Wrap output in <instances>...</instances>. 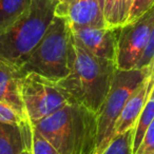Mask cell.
Returning a JSON list of instances; mask_svg holds the SVG:
<instances>
[{
	"label": "cell",
	"instance_id": "obj_1",
	"mask_svg": "<svg viewBox=\"0 0 154 154\" xmlns=\"http://www.w3.org/2000/svg\"><path fill=\"white\" fill-rule=\"evenodd\" d=\"M70 73L56 82L69 103L86 107L98 113L110 90L115 71V61L99 58L80 47L72 36Z\"/></svg>",
	"mask_w": 154,
	"mask_h": 154
},
{
	"label": "cell",
	"instance_id": "obj_2",
	"mask_svg": "<svg viewBox=\"0 0 154 154\" xmlns=\"http://www.w3.org/2000/svg\"><path fill=\"white\" fill-rule=\"evenodd\" d=\"M32 126L59 154H95L97 116L84 106L66 103Z\"/></svg>",
	"mask_w": 154,
	"mask_h": 154
},
{
	"label": "cell",
	"instance_id": "obj_3",
	"mask_svg": "<svg viewBox=\"0 0 154 154\" xmlns=\"http://www.w3.org/2000/svg\"><path fill=\"white\" fill-rule=\"evenodd\" d=\"M57 3L56 0H32L23 16L0 33V58L21 66L47 32Z\"/></svg>",
	"mask_w": 154,
	"mask_h": 154
},
{
	"label": "cell",
	"instance_id": "obj_4",
	"mask_svg": "<svg viewBox=\"0 0 154 154\" xmlns=\"http://www.w3.org/2000/svg\"><path fill=\"white\" fill-rule=\"evenodd\" d=\"M72 32L64 18L54 16L39 43L30 54L21 69L24 73H36L54 82L70 73Z\"/></svg>",
	"mask_w": 154,
	"mask_h": 154
},
{
	"label": "cell",
	"instance_id": "obj_5",
	"mask_svg": "<svg viewBox=\"0 0 154 154\" xmlns=\"http://www.w3.org/2000/svg\"><path fill=\"white\" fill-rule=\"evenodd\" d=\"M153 62L143 69L116 70L110 90L97 116V140L95 154H101L111 141L113 130L126 103L136 89L152 74Z\"/></svg>",
	"mask_w": 154,
	"mask_h": 154
},
{
	"label": "cell",
	"instance_id": "obj_6",
	"mask_svg": "<svg viewBox=\"0 0 154 154\" xmlns=\"http://www.w3.org/2000/svg\"><path fill=\"white\" fill-rule=\"evenodd\" d=\"M22 101L31 124L38 122L69 103L57 84L36 73H26L22 82Z\"/></svg>",
	"mask_w": 154,
	"mask_h": 154
},
{
	"label": "cell",
	"instance_id": "obj_7",
	"mask_svg": "<svg viewBox=\"0 0 154 154\" xmlns=\"http://www.w3.org/2000/svg\"><path fill=\"white\" fill-rule=\"evenodd\" d=\"M154 26V5L134 22L120 28L117 38L118 70H134L140 60Z\"/></svg>",
	"mask_w": 154,
	"mask_h": 154
},
{
	"label": "cell",
	"instance_id": "obj_8",
	"mask_svg": "<svg viewBox=\"0 0 154 154\" xmlns=\"http://www.w3.org/2000/svg\"><path fill=\"white\" fill-rule=\"evenodd\" d=\"M74 40L94 56L115 61L117 57V38L113 29L93 26H71Z\"/></svg>",
	"mask_w": 154,
	"mask_h": 154
},
{
	"label": "cell",
	"instance_id": "obj_9",
	"mask_svg": "<svg viewBox=\"0 0 154 154\" xmlns=\"http://www.w3.org/2000/svg\"><path fill=\"white\" fill-rule=\"evenodd\" d=\"M55 16L64 18L71 26L106 28L98 0H63L56 5Z\"/></svg>",
	"mask_w": 154,
	"mask_h": 154
},
{
	"label": "cell",
	"instance_id": "obj_10",
	"mask_svg": "<svg viewBox=\"0 0 154 154\" xmlns=\"http://www.w3.org/2000/svg\"><path fill=\"white\" fill-rule=\"evenodd\" d=\"M26 73L21 66L0 58V101L12 107L28 119L22 101V82Z\"/></svg>",
	"mask_w": 154,
	"mask_h": 154
},
{
	"label": "cell",
	"instance_id": "obj_11",
	"mask_svg": "<svg viewBox=\"0 0 154 154\" xmlns=\"http://www.w3.org/2000/svg\"><path fill=\"white\" fill-rule=\"evenodd\" d=\"M153 86L154 73H152L150 77H148L147 79L136 89V91L133 93L128 103H126L119 118L116 122L115 127H114L112 138L117 136L118 134H122V133L134 128L146 103L148 101Z\"/></svg>",
	"mask_w": 154,
	"mask_h": 154
},
{
	"label": "cell",
	"instance_id": "obj_12",
	"mask_svg": "<svg viewBox=\"0 0 154 154\" xmlns=\"http://www.w3.org/2000/svg\"><path fill=\"white\" fill-rule=\"evenodd\" d=\"M33 126L30 122L21 125L0 122V154H20L32 146Z\"/></svg>",
	"mask_w": 154,
	"mask_h": 154
},
{
	"label": "cell",
	"instance_id": "obj_13",
	"mask_svg": "<svg viewBox=\"0 0 154 154\" xmlns=\"http://www.w3.org/2000/svg\"><path fill=\"white\" fill-rule=\"evenodd\" d=\"M32 0H0V33L11 28L29 10Z\"/></svg>",
	"mask_w": 154,
	"mask_h": 154
},
{
	"label": "cell",
	"instance_id": "obj_14",
	"mask_svg": "<svg viewBox=\"0 0 154 154\" xmlns=\"http://www.w3.org/2000/svg\"><path fill=\"white\" fill-rule=\"evenodd\" d=\"M154 119V99L148 98L138 119L134 127V136H133V154L136 152L143 138V135L147 132L148 128L151 125L152 120Z\"/></svg>",
	"mask_w": 154,
	"mask_h": 154
},
{
	"label": "cell",
	"instance_id": "obj_15",
	"mask_svg": "<svg viewBox=\"0 0 154 154\" xmlns=\"http://www.w3.org/2000/svg\"><path fill=\"white\" fill-rule=\"evenodd\" d=\"M134 128L118 134L111 139L101 154H133Z\"/></svg>",
	"mask_w": 154,
	"mask_h": 154
},
{
	"label": "cell",
	"instance_id": "obj_16",
	"mask_svg": "<svg viewBox=\"0 0 154 154\" xmlns=\"http://www.w3.org/2000/svg\"><path fill=\"white\" fill-rule=\"evenodd\" d=\"M134 0H116L110 29H119L127 23Z\"/></svg>",
	"mask_w": 154,
	"mask_h": 154
},
{
	"label": "cell",
	"instance_id": "obj_17",
	"mask_svg": "<svg viewBox=\"0 0 154 154\" xmlns=\"http://www.w3.org/2000/svg\"><path fill=\"white\" fill-rule=\"evenodd\" d=\"M32 154H59L57 150L33 127L32 133Z\"/></svg>",
	"mask_w": 154,
	"mask_h": 154
},
{
	"label": "cell",
	"instance_id": "obj_18",
	"mask_svg": "<svg viewBox=\"0 0 154 154\" xmlns=\"http://www.w3.org/2000/svg\"><path fill=\"white\" fill-rule=\"evenodd\" d=\"M28 120L29 119H26L19 113H17L12 107L0 101V122L21 125L23 122H28Z\"/></svg>",
	"mask_w": 154,
	"mask_h": 154
},
{
	"label": "cell",
	"instance_id": "obj_19",
	"mask_svg": "<svg viewBox=\"0 0 154 154\" xmlns=\"http://www.w3.org/2000/svg\"><path fill=\"white\" fill-rule=\"evenodd\" d=\"M153 5H154V0H134V3H133L132 10L130 12V15H129L127 23L134 22L140 16H143L145 13H147Z\"/></svg>",
	"mask_w": 154,
	"mask_h": 154
},
{
	"label": "cell",
	"instance_id": "obj_20",
	"mask_svg": "<svg viewBox=\"0 0 154 154\" xmlns=\"http://www.w3.org/2000/svg\"><path fill=\"white\" fill-rule=\"evenodd\" d=\"M134 154H154V119L152 120L138 149Z\"/></svg>",
	"mask_w": 154,
	"mask_h": 154
},
{
	"label": "cell",
	"instance_id": "obj_21",
	"mask_svg": "<svg viewBox=\"0 0 154 154\" xmlns=\"http://www.w3.org/2000/svg\"><path fill=\"white\" fill-rule=\"evenodd\" d=\"M154 60V26L151 30L150 33L149 39H148L147 45H146V49L143 51V54L141 56L140 60L138 61L136 66V69H143L146 68L147 66H149L151 62H153Z\"/></svg>",
	"mask_w": 154,
	"mask_h": 154
},
{
	"label": "cell",
	"instance_id": "obj_22",
	"mask_svg": "<svg viewBox=\"0 0 154 154\" xmlns=\"http://www.w3.org/2000/svg\"><path fill=\"white\" fill-rule=\"evenodd\" d=\"M115 3H116V0H105L103 1V20H105V26L108 29H110L114 8H115Z\"/></svg>",
	"mask_w": 154,
	"mask_h": 154
},
{
	"label": "cell",
	"instance_id": "obj_23",
	"mask_svg": "<svg viewBox=\"0 0 154 154\" xmlns=\"http://www.w3.org/2000/svg\"><path fill=\"white\" fill-rule=\"evenodd\" d=\"M20 154H32V151H31L30 149H26V150H23Z\"/></svg>",
	"mask_w": 154,
	"mask_h": 154
},
{
	"label": "cell",
	"instance_id": "obj_24",
	"mask_svg": "<svg viewBox=\"0 0 154 154\" xmlns=\"http://www.w3.org/2000/svg\"><path fill=\"white\" fill-rule=\"evenodd\" d=\"M149 97H150V98H152V99H154V86H153V88H152L151 93H150Z\"/></svg>",
	"mask_w": 154,
	"mask_h": 154
},
{
	"label": "cell",
	"instance_id": "obj_25",
	"mask_svg": "<svg viewBox=\"0 0 154 154\" xmlns=\"http://www.w3.org/2000/svg\"><path fill=\"white\" fill-rule=\"evenodd\" d=\"M98 1H99V5H100L101 10H103V1H105V0H98Z\"/></svg>",
	"mask_w": 154,
	"mask_h": 154
},
{
	"label": "cell",
	"instance_id": "obj_26",
	"mask_svg": "<svg viewBox=\"0 0 154 154\" xmlns=\"http://www.w3.org/2000/svg\"><path fill=\"white\" fill-rule=\"evenodd\" d=\"M56 1H57L58 3H60V2H62V1H63V0H56Z\"/></svg>",
	"mask_w": 154,
	"mask_h": 154
},
{
	"label": "cell",
	"instance_id": "obj_27",
	"mask_svg": "<svg viewBox=\"0 0 154 154\" xmlns=\"http://www.w3.org/2000/svg\"><path fill=\"white\" fill-rule=\"evenodd\" d=\"M152 73H154V60H153V71H152Z\"/></svg>",
	"mask_w": 154,
	"mask_h": 154
}]
</instances>
